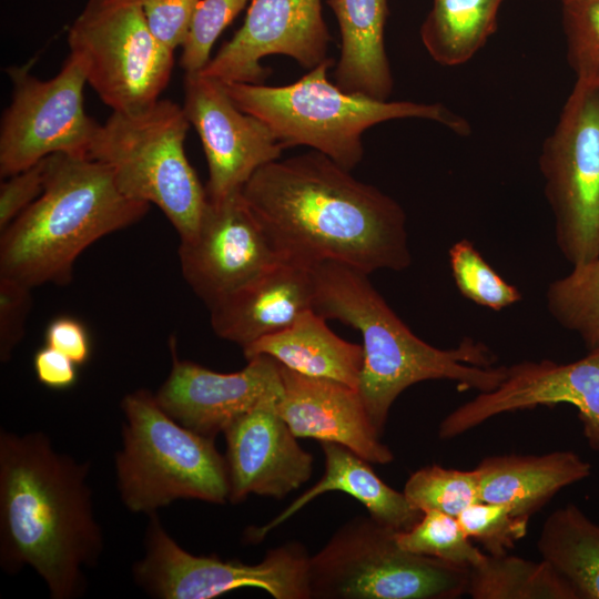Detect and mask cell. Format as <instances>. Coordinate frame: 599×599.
<instances>
[{
  "label": "cell",
  "instance_id": "cell-1",
  "mask_svg": "<svg viewBox=\"0 0 599 599\" xmlns=\"http://www.w3.org/2000/svg\"><path fill=\"white\" fill-rule=\"evenodd\" d=\"M241 193L287 258L334 262L367 275L412 263L399 203L321 152L263 165Z\"/></svg>",
  "mask_w": 599,
  "mask_h": 599
},
{
  "label": "cell",
  "instance_id": "cell-2",
  "mask_svg": "<svg viewBox=\"0 0 599 599\" xmlns=\"http://www.w3.org/2000/svg\"><path fill=\"white\" fill-rule=\"evenodd\" d=\"M89 470L42 432H0V565L9 573L31 567L53 599L83 595V568L104 549Z\"/></svg>",
  "mask_w": 599,
  "mask_h": 599
},
{
  "label": "cell",
  "instance_id": "cell-3",
  "mask_svg": "<svg viewBox=\"0 0 599 599\" xmlns=\"http://www.w3.org/2000/svg\"><path fill=\"white\" fill-rule=\"evenodd\" d=\"M149 206L121 193L108 165L52 154L42 193L1 232L0 275L31 288L67 284L88 246L136 223Z\"/></svg>",
  "mask_w": 599,
  "mask_h": 599
},
{
  "label": "cell",
  "instance_id": "cell-4",
  "mask_svg": "<svg viewBox=\"0 0 599 599\" xmlns=\"http://www.w3.org/2000/svg\"><path fill=\"white\" fill-rule=\"evenodd\" d=\"M333 63L328 58L287 85H224L237 108L261 120L284 149L309 146L349 171L363 159L364 132L382 122L417 118L438 122L460 135L470 132L464 118L440 103L383 101L345 92L328 80Z\"/></svg>",
  "mask_w": 599,
  "mask_h": 599
},
{
  "label": "cell",
  "instance_id": "cell-5",
  "mask_svg": "<svg viewBox=\"0 0 599 599\" xmlns=\"http://www.w3.org/2000/svg\"><path fill=\"white\" fill-rule=\"evenodd\" d=\"M121 408L123 445L115 455V474L130 511L150 516L180 499L229 501L227 465L215 438L177 423L148 389L126 394Z\"/></svg>",
  "mask_w": 599,
  "mask_h": 599
},
{
  "label": "cell",
  "instance_id": "cell-6",
  "mask_svg": "<svg viewBox=\"0 0 599 599\" xmlns=\"http://www.w3.org/2000/svg\"><path fill=\"white\" fill-rule=\"evenodd\" d=\"M190 125L183 106L158 100L139 112H112L99 124L89 152V159L112 170L126 197L155 204L180 240L195 233L207 201L185 154Z\"/></svg>",
  "mask_w": 599,
  "mask_h": 599
},
{
  "label": "cell",
  "instance_id": "cell-7",
  "mask_svg": "<svg viewBox=\"0 0 599 599\" xmlns=\"http://www.w3.org/2000/svg\"><path fill=\"white\" fill-rule=\"evenodd\" d=\"M468 579V566L409 552L370 517L344 524L308 564L316 599H455Z\"/></svg>",
  "mask_w": 599,
  "mask_h": 599
},
{
  "label": "cell",
  "instance_id": "cell-8",
  "mask_svg": "<svg viewBox=\"0 0 599 599\" xmlns=\"http://www.w3.org/2000/svg\"><path fill=\"white\" fill-rule=\"evenodd\" d=\"M87 83L112 112H139L159 99L174 52L151 33L141 0H88L68 31Z\"/></svg>",
  "mask_w": 599,
  "mask_h": 599
},
{
  "label": "cell",
  "instance_id": "cell-9",
  "mask_svg": "<svg viewBox=\"0 0 599 599\" xmlns=\"http://www.w3.org/2000/svg\"><path fill=\"white\" fill-rule=\"evenodd\" d=\"M555 240L572 265L599 256V84L576 81L539 156Z\"/></svg>",
  "mask_w": 599,
  "mask_h": 599
},
{
  "label": "cell",
  "instance_id": "cell-10",
  "mask_svg": "<svg viewBox=\"0 0 599 599\" xmlns=\"http://www.w3.org/2000/svg\"><path fill=\"white\" fill-rule=\"evenodd\" d=\"M145 554L133 566L138 586L160 599H212L241 588L265 590L275 599H309V556L298 542L271 549L248 565L237 559L195 556L183 549L149 516Z\"/></svg>",
  "mask_w": 599,
  "mask_h": 599
},
{
  "label": "cell",
  "instance_id": "cell-11",
  "mask_svg": "<svg viewBox=\"0 0 599 599\" xmlns=\"http://www.w3.org/2000/svg\"><path fill=\"white\" fill-rule=\"evenodd\" d=\"M11 101L0 124V175L9 177L57 153L89 159L99 126L84 110L87 79L69 54L50 80L34 77L29 65L7 70Z\"/></svg>",
  "mask_w": 599,
  "mask_h": 599
},
{
  "label": "cell",
  "instance_id": "cell-12",
  "mask_svg": "<svg viewBox=\"0 0 599 599\" xmlns=\"http://www.w3.org/2000/svg\"><path fill=\"white\" fill-rule=\"evenodd\" d=\"M180 241L182 275L209 309L287 258L241 191L207 200L195 233Z\"/></svg>",
  "mask_w": 599,
  "mask_h": 599
},
{
  "label": "cell",
  "instance_id": "cell-13",
  "mask_svg": "<svg viewBox=\"0 0 599 599\" xmlns=\"http://www.w3.org/2000/svg\"><path fill=\"white\" fill-rule=\"evenodd\" d=\"M558 404L577 408L588 445L599 453V347L571 363L542 359L507 366L499 386L454 409L438 435L455 438L500 414Z\"/></svg>",
  "mask_w": 599,
  "mask_h": 599
},
{
  "label": "cell",
  "instance_id": "cell-14",
  "mask_svg": "<svg viewBox=\"0 0 599 599\" xmlns=\"http://www.w3.org/2000/svg\"><path fill=\"white\" fill-rule=\"evenodd\" d=\"M182 106L205 153L207 200L242 191L260 167L278 160L284 151L261 120L237 108L219 80L185 73Z\"/></svg>",
  "mask_w": 599,
  "mask_h": 599
},
{
  "label": "cell",
  "instance_id": "cell-15",
  "mask_svg": "<svg viewBox=\"0 0 599 599\" xmlns=\"http://www.w3.org/2000/svg\"><path fill=\"white\" fill-rule=\"evenodd\" d=\"M331 35L322 0H251L242 27L199 73L223 83L262 84L261 60L271 54L313 69L327 60Z\"/></svg>",
  "mask_w": 599,
  "mask_h": 599
},
{
  "label": "cell",
  "instance_id": "cell-16",
  "mask_svg": "<svg viewBox=\"0 0 599 599\" xmlns=\"http://www.w3.org/2000/svg\"><path fill=\"white\" fill-rule=\"evenodd\" d=\"M282 387L266 393L225 430L229 501L250 495L282 499L313 473V456L297 443L277 410Z\"/></svg>",
  "mask_w": 599,
  "mask_h": 599
},
{
  "label": "cell",
  "instance_id": "cell-17",
  "mask_svg": "<svg viewBox=\"0 0 599 599\" xmlns=\"http://www.w3.org/2000/svg\"><path fill=\"white\" fill-rule=\"evenodd\" d=\"M172 366L155 394L159 405L177 423L211 438L254 407L270 390L282 387L278 363L267 355L247 359L234 373H219L180 359L170 337Z\"/></svg>",
  "mask_w": 599,
  "mask_h": 599
},
{
  "label": "cell",
  "instance_id": "cell-18",
  "mask_svg": "<svg viewBox=\"0 0 599 599\" xmlns=\"http://www.w3.org/2000/svg\"><path fill=\"white\" fill-rule=\"evenodd\" d=\"M282 393L277 410L297 438H314L352 449L373 464H388L392 450L380 441L356 388L311 377L278 363Z\"/></svg>",
  "mask_w": 599,
  "mask_h": 599
},
{
  "label": "cell",
  "instance_id": "cell-19",
  "mask_svg": "<svg viewBox=\"0 0 599 599\" xmlns=\"http://www.w3.org/2000/svg\"><path fill=\"white\" fill-rule=\"evenodd\" d=\"M312 265L284 258L210 308L214 333L242 348L291 326L313 309Z\"/></svg>",
  "mask_w": 599,
  "mask_h": 599
},
{
  "label": "cell",
  "instance_id": "cell-20",
  "mask_svg": "<svg viewBox=\"0 0 599 599\" xmlns=\"http://www.w3.org/2000/svg\"><path fill=\"white\" fill-rule=\"evenodd\" d=\"M321 447L325 465L322 478L268 524L252 527L246 532L250 541H260L311 500L328 491L349 495L367 509L372 519L396 531L408 530L420 520L423 511L414 508L404 493L385 484L368 460L339 444L322 441Z\"/></svg>",
  "mask_w": 599,
  "mask_h": 599
},
{
  "label": "cell",
  "instance_id": "cell-21",
  "mask_svg": "<svg viewBox=\"0 0 599 599\" xmlns=\"http://www.w3.org/2000/svg\"><path fill=\"white\" fill-rule=\"evenodd\" d=\"M480 501L504 504L532 516L558 491L588 478L591 465L571 450L541 455H496L476 467Z\"/></svg>",
  "mask_w": 599,
  "mask_h": 599
},
{
  "label": "cell",
  "instance_id": "cell-22",
  "mask_svg": "<svg viewBox=\"0 0 599 599\" xmlns=\"http://www.w3.org/2000/svg\"><path fill=\"white\" fill-rule=\"evenodd\" d=\"M341 33L335 84L345 92L386 101L393 77L385 50L387 0H327Z\"/></svg>",
  "mask_w": 599,
  "mask_h": 599
},
{
  "label": "cell",
  "instance_id": "cell-23",
  "mask_svg": "<svg viewBox=\"0 0 599 599\" xmlns=\"http://www.w3.org/2000/svg\"><path fill=\"white\" fill-rule=\"evenodd\" d=\"M247 359L267 355L300 374L358 387L363 367L362 345L337 336L314 309L303 312L287 328L242 348Z\"/></svg>",
  "mask_w": 599,
  "mask_h": 599
},
{
  "label": "cell",
  "instance_id": "cell-24",
  "mask_svg": "<svg viewBox=\"0 0 599 599\" xmlns=\"http://www.w3.org/2000/svg\"><path fill=\"white\" fill-rule=\"evenodd\" d=\"M537 548L578 599H599V524L578 506L567 504L546 518Z\"/></svg>",
  "mask_w": 599,
  "mask_h": 599
},
{
  "label": "cell",
  "instance_id": "cell-25",
  "mask_svg": "<svg viewBox=\"0 0 599 599\" xmlns=\"http://www.w3.org/2000/svg\"><path fill=\"white\" fill-rule=\"evenodd\" d=\"M504 0H433L420 28L429 55L455 67L469 61L496 31Z\"/></svg>",
  "mask_w": 599,
  "mask_h": 599
},
{
  "label": "cell",
  "instance_id": "cell-26",
  "mask_svg": "<svg viewBox=\"0 0 599 599\" xmlns=\"http://www.w3.org/2000/svg\"><path fill=\"white\" fill-rule=\"evenodd\" d=\"M467 595L474 599H578L570 583L546 560L485 552L469 567Z\"/></svg>",
  "mask_w": 599,
  "mask_h": 599
},
{
  "label": "cell",
  "instance_id": "cell-27",
  "mask_svg": "<svg viewBox=\"0 0 599 599\" xmlns=\"http://www.w3.org/2000/svg\"><path fill=\"white\" fill-rule=\"evenodd\" d=\"M546 306L564 328L576 333L586 347H599V256L572 266L546 291Z\"/></svg>",
  "mask_w": 599,
  "mask_h": 599
},
{
  "label": "cell",
  "instance_id": "cell-28",
  "mask_svg": "<svg viewBox=\"0 0 599 599\" xmlns=\"http://www.w3.org/2000/svg\"><path fill=\"white\" fill-rule=\"evenodd\" d=\"M409 504L420 510H438L458 517L480 501L478 473L430 465L414 471L403 490Z\"/></svg>",
  "mask_w": 599,
  "mask_h": 599
},
{
  "label": "cell",
  "instance_id": "cell-29",
  "mask_svg": "<svg viewBox=\"0 0 599 599\" xmlns=\"http://www.w3.org/2000/svg\"><path fill=\"white\" fill-rule=\"evenodd\" d=\"M396 541L409 552L468 567L485 556L471 542L457 517L438 510H426L410 529L396 531Z\"/></svg>",
  "mask_w": 599,
  "mask_h": 599
},
{
  "label": "cell",
  "instance_id": "cell-30",
  "mask_svg": "<svg viewBox=\"0 0 599 599\" xmlns=\"http://www.w3.org/2000/svg\"><path fill=\"white\" fill-rule=\"evenodd\" d=\"M451 275L459 293L483 307L500 311L521 301V293L484 260L474 244L456 242L448 252Z\"/></svg>",
  "mask_w": 599,
  "mask_h": 599
},
{
  "label": "cell",
  "instance_id": "cell-31",
  "mask_svg": "<svg viewBox=\"0 0 599 599\" xmlns=\"http://www.w3.org/2000/svg\"><path fill=\"white\" fill-rule=\"evenodd\" d=\"M568 58L578 82L599 84V0H561Z\"/></svg>",
  "mask_w": 599,
  "mask_h": 599
},
{
  "label": "cell",
  "instance_id": "cell-32",
  "mask_svg": "<svg viewBox=\"0 0 599 599\" xmlns=\"http://www.w3.org/2000/svg\"><path fill=\"white\" fill-rule=\"evenodd\" d=\"M457 518L466 535L490 555L512 549L527 535L530 519L514 514L507 505L486 501L468 506Z\"/></svg>",
  "mask_w": 599,
  "mask_h": 599
},
{
  "label": "cell",
  "instance_id": "cell-33",
  "mask_svg": "<svg viewBox=\"0 0 599 599\" xmlns=\"http://www.w3.org/2000/svg\"><path fill=\"white\" fill-rule=\"evenodd\" d=\"M248 0H200L193 12L180 65L185 73H199L210 62L214 42L245 8Z\"/></svg>",
  "mask_w": 599,
  "mask_h": 599
},
{
  "label": "cell",
  "instance_id": "cell-34",
  "mask_svg": "<svg viewBox=\"0 0 599 599\" xmlns=\"http://www.w3.org/2000/svg\"><path fill=\"white\" fill-rule=\"evenodd\" d=\"M200 0H141L146 24L153 37L174 52L184 43Z\"/></svg>",
  "mask_w": 599,
  "mask_h": 599
},
{
  "label": "cell",
  "instance_id": "cell-35",
  "mask_svg": "<svg viewBox=\"0 0 599 599\" xmlns=\"http://www.w3.org/2000/svg\"><path fill=\"white\" fill-rule=\"evenodd\" d=\"M31 287L0 275V359L7 363L24 335Z\"/></svg>",
  "mask_w": 599,
  "mask_h": 599
},
{
  "label": "cell",
  "instance_id": "cell-36",
  "mask_svg": "<svg viewBox=\"0 0 599 599\" xmlns=\"http://www.w3.org/2000/svg\"><path fill=\"white\" fill-rule=\"evenodd\" d=\"M45 159L9 176L0 185V232L29 207L42 193Z\"/></svg>",
  "mask_w": 599,
  "mask_h": 599
},
{
  "label": "cell",
  "instance_id": "cell-37",
  "mask_svg": "<svg viewBox=\"0 0 599 599\" xmlns=\"http://www.w3.org/2000/svg\"><path fill=\"white\" fill-rule=\"evenodd\" d=\"M45 344L77 365L85 364L91 355V342L85 326L77 318L60 316L45 331Z\"/></svg>",
  "mask_w": 599,
  "mask_h": 599
},
{
  "label": "cell",
  "instance_id": "cell-38",
  "mask_svg": "<svg viewBox=\"0 0 599 599\" xmlns=\"http://www.w3.org/2000/svg\"><path fill=\"white\" fill-rule=\"evenodd\" d=\"M33 369L38 380L51 389H68L78 379L77 364L48 345L34 354Z\"/></svg>",
  "mask_w": 599,
  "mask_h": 599
}]
</instances>
